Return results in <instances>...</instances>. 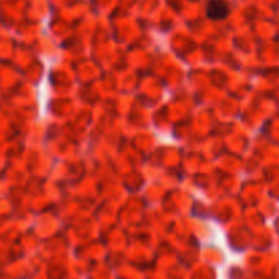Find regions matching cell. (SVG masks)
<instances>
[{
	"instance_id": "cell-1",
	"label": "cell",
	"mask_w": 279,
	"mask_h": 279,
	"mask_svg": "<svg viewBox=\"0 0 279 279\" xmlns=\"http://www.w3.org/2000/svg\"><path fill=\"white\" fill-rule=\"evenodd\" d=\"M206 14L210 19L221 21L229 14V5L225 0H210L207 5Z\"/></svg>"
}]
</instances>
